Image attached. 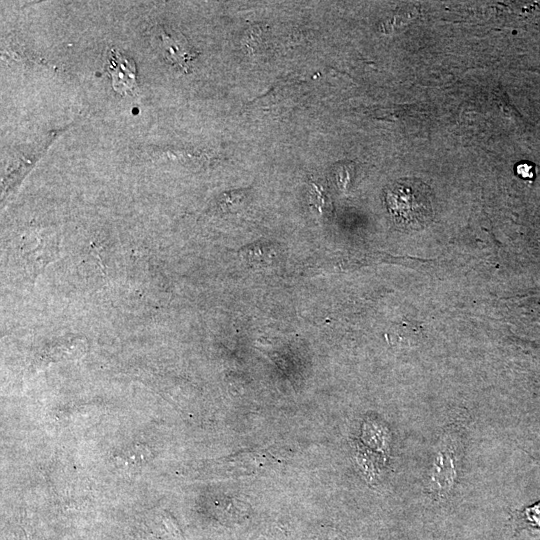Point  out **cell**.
I'll return each mask as SVG.
<instances>
[{
    "label": "cell",
    "instance_id": "cell-1",
    "mask_svg": "<svg viewBox=\"0 0 540 540\" xmlns=\"http://www.w3.org/2000/svg\"><path fill=\"white\" fill-rule=\"evenodd\" d=\"M385 202L394 222L407 230H419L433 218L430 188L417 179L394 182L385 190Z\"/></svg>",
    "mask_w": 540,
    "mask_h": 540
},
{
    "label": "cell",
    "instance_id": "cell-2",
    "mask_svg": "<svg viewBox=\"0 0 540 540\" xmlns=\"http://www.w3.org/2000/svg\"><path fill=\"white\" fill-rule=\"evenodd\" d=\"M458 440L448 433L440 441L429 472V489L433 496L446 497L456 484L458 476Z\"/></svg>",
    "mask_w": 540,
    "mask_h": 540
},
{
    "label": "cell",
    "instance_id": "cell-3",
    "mask_svg": "<svg viewBox=\"0 0 540 540\" xmlns=\"http://www.w3.org/2000/svg\"><path fill=\"white\" fill-rule=\"evenodd\" d=\"M20 252L30 277L34 280L37 275L49 264L59 257V244L44 235L36 239H28L20 245Z\"/></svg>",
    "mask_w": 540,
    "mask_h": 540
},
{
    "label": "cell",
    "instance_id": "cell-4",
    "mask_svg": "<svg viewBox=\"0 0 540 540\" xmlns=\"http://www.w3.org/2000/svg\"><path fill=\"white\" fill-rule=\"evenodd\" d=\"M107 70L113 79V87L118 93H132L137 87L134 61L121 54L117 49L109 51Z\"/></svg>",
    "mask_w": 540,
    "mask_h": 540
},
{
    "label": "cell",
    "instance_id": "cell-5",
    "mask_svg": "<svg viewBox=\"0 0 540 540\" xmlns=\"http://www.w3.org/2000/svg\"><path fill=\"white\" fill-rule=\"evenodd\" d=\"M163 47L166 57L173 63L178 64L182 69L187 70L188 62L195 54L191 51L188 42L180 33L167 34L162 32Z\"/></svg>",
    "mask_w": 540,
    "mask_h": 540
},
{
    "label": "cell",
    "instance_id": "cell-6",
    "mask_svg": "<svg viewBox=\"0 0 540 540\" xmlns=\"http://www.w3.org/2000/svg\"><path fill=\"white\" fill-rule=\"evenodd\" d=\"M533 166L529 163H520L516 167V172L522 178H532L534 173L532 171Z\"/></svg>",
    "mask_w": 540,
    "mask_h": 540
}]
</instances>
